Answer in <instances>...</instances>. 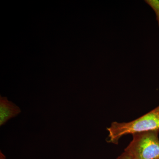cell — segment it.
I'll use <instances>...</instances> for the list:
<instances>
[{
  "mask_svg": "<svg viewBox=\"0 0 159 159\" xmlns=\"http://www.w3.org/2000/svg\"><path fill=\"white\" fill-rule=\"evenodd\" d=\"M159 130V113L152 110L142 116L128 122H113L107 128V142L117 144L119 139L125 135Z\"/></svg>",
  "mask_w": 159,
  "mask_h": 159,
  "instance_id": "6da1fadb",
  "label": "cell"
},
{
  "mask_svg": "<svg viewBox=\"0 0 159 159\" xmlns=\"http://www.w3.org/2000/svg\"><path fill=\"white\" fill-rule=\"evenodd\" d=\"M159 130L133 135V140L124 151L131 159H159Z\"/></svg>",
  "mask_w": 159,
  "mask_h": 159,
  "instance_id": "7a4b0ae2",
  "label": "cell"
},
{
  "mask_svg": "<svg viewBox=\"0 0 159 159\" xmlns=\"http://www.w3.org/2000/svg\"><path fill=\"white\" fill-rule=\"evenodd\" d=\"M20 107L6 97H0V125L2 126L11 118L20 113Z\"/></svg>",
  "mask_w": 159,
  "mask_h": 159,
  "instance_id": "3957f363",
  "label": "cell"
},
{
  "mask_svg": "<svg viewBox=\"0 0 159 159\" xmlns=\"http://www.w3.org/2000/svg\"><path fill=\"white\" fill-rule=\"evenodd\" d=\"M147 4L153 9L156 15L157 20L159 27V1L157 0H149L145 1Z\"/></svg>",
  "mask_w": 159,
  "mask_h": 159,
  "instance_id": "277c9868",
  "label": "cell"
},
{
  "mask_svg": "<svg viewBox=\"0 0 159 159\" xmlns=\"http://www.w3.org/2000/svg\"><path fill=\"white\" fill-rule=\"evenodd\" d=\"M116 159H131V157L129 154L124 151Z\"/></svg>",
  "mask_w": 159,
  "mask_h": 159,
  "instance_id": "5b68a950",
  "label": "cell"
},
{
  "mask_svg": "<svg viewBox=\"0 0 159 159\" xmlns=\"http://www.w3.org/2000/svg\"><path fill=\"white\" fill-rule=\"evenodd\" d=\"M0 159H6V157L4 155L2 152L0 151Z\"/></svg>",
  "mask_w": 159,
  "mask_h": 159,
  "instance_id": "8992f818",
  "label": "cell"
},
{
  "mask_svg": "<svg viewBox=\"0 0 159 159\" xmlns=\"http://www.w3.org/2000/svg\"><path fill=\"white\" fill-rule=\"evenodd\" d=\"M153 110L155 111H157V112H158V113H159V105L157 107H156Z\"/></svg>",
  "mask_w": 159,
  "mask_h": 159,
  "instance_id": "52a82bcc",
  "label": "cell"
}]
</instances>
